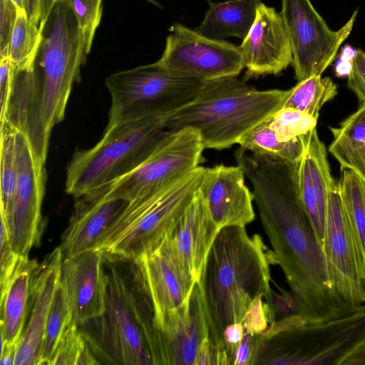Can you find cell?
I'll return each mask as SVG.
<instances>
[{
  "mask_svg": "<svg viewBox=\"0 0 365 365\" xmlns=\"http://www.w3.org/2000/svg\"><path fill=\"white\" fill-rule=\"evenodd\" d=\"M235 158L252 185L275 264L282 268L291 291L293 314L306 322H320L359 307L341 300L331 287L322 248L299 198L297 163L240 147Z\"/></svg>",
  "mask_w": 365,
  "mask_h": 365,
  "instance_id": "cell-1",
  "label": "cell"
},
{
  "mask_svg": "<svg viewBox=\"0 0 365 365\" xmlns=\"http://www.w3.org/2000/svg\"><path fill=\"white\" fill-rule=\"evenodd\" d=\"M274 256L257 235L250 237L245 227L220 229L197 282L207 329V339L222 364V339L230 325L242 322L259 297L273 308L269 265Z\"/></svg>",
  "mask_w": 365,
  "mask_h": 365,
  "instance_id": "cell-2",
  "label": "cell"
},
{
  "mask_svg": "<svg viewBox=\"0 0 365 365\" xmlns=\"http://www.w3.org/2000/svg\"><path fill=\"white\" fill-rule=\"evenodd\" d=\"M106 274L105 309L77 324L99 363L163 365V354L152 304L133 262L104 257Z\"/></svg>",
  "mask_w": 365,
  "mask_h": 365,
  "instance_id": "cell-3",
  "label": "cell"
},
{
  "mask_svg": "<svg viewBox=\"0 0 365 365\" xmlns=\"http://www.w3.org/2000/svg\"><path fill=\"white\" fill-rule=\"evenodd\" d=\"M288 90H257L237 77L204 81L195 98L171 114L166 129L197 130L205 149L238 144L283 106Z\"/></svg>",
  "mask_w": 365,
  "mask_h": 365,
  "instance_id": "cell-4",
  "label": "cell"
},
{
  "mask_svg": "<svg viewBox=\"0 0 365 365\" xmlns=\"http://www.w3.org/2000/svg\"><path fill=\"white\" fill-rule=\"evenodd\" d=\"M365 341V304L342 317L306 322L292 314L260 335L252 364L341 365Z\"/></svg>",
  "mask_w": 365,
  "mask_h": 365,
  "instance_id": "cell-5",
  "label": "cell"
},
{
  "mask_svg": "<svg viewBox=\"0 0 365 365\" xmlns=\"http://www.w3.org/2000/svg\"><path fill=\"white\" fill-rule=\"evenodd\" d=\"M204 170L200 165L165 189L129 200L96 250L107 259L132 262L156 247L193 200Z\"/></svg>",
  "mask_w": 365,
  "mask_h": 365,
  "instance_id": "cell-6",
  "label": "cell"
},
{
  "mask_svg": "<svg viewBox=\"0 0 365 365\" xmlns=\"http://www.w3.org/2000/svg\"><path fill=\"white\" fill-rule=\"evenodd\" d=\"M170 115L106 127L95 145L74 153L66 169V193L79 197L135 170L166 134Z\"/></svg>",
  "mask_w": 365,
  "mask_h": 365,
  "instance_id": "cell-7",
  "label": "cell"
},
{
  "mask_svg": "<svg viewBox=\"0 0 365 365\" xmlns=\"http://www.w3.org/2000/svg\"><path fill=\"white\" fill-rule=\"evenodd\" d=\"M42 41L36 61L41 68L40 117L45 131L64 118L75 83L86 61L83 38L66 0H52L39 24Z\"/></svg>",
  "mask_w": 365,
  "mask_h": 365,
  "instance_id": "cell-8",
  "label": "cell"
},
{
  "mask_svg": "<svg viewBox=\"0 0 365 365\" xmlns=\"http://www.w3.org/2000/svg\"><path fill=\"white\" fill-rule=\"evenodd\" d=\"M202 83L172 74L156 62L110 74L105 81L111 98L106 127L172 114L195 98Z\"/></svg>",
  "mask_w": 365,
  "mask_h": 365,
  "instance_id": "cell-9",
  "label": "cell"
},
{
  "mask_svg": "<svg viewBox=\"0 0 365 365\" xmlns=\"http://www.w3.org/2000/svg\"><path fill=\"white\" fill-rule=\"evenodd\" d=\"M204 150L195 129L168 130L138 167L103 188L110 196L127 202L165 189L200 166Z\"/></svg>",
  "mask_w": 365,
  "mask_h": 365,
  "instance_id": "cell-10",
  "label": "cell"
},
{
  "mask_svg": "<svg viewBox=\"0 0 365 365\" xmlns=\"http://www.w3.org/2000/svg\"><path fill=\"white\" fill-rule=\"evenodd\" d=\"M322 250L335 294L350 305L364 304L365 258L334 179L329 188Z\"/></svg>",
  "mask_w": 365,
  "mask_h": 365,
  "instance_id": "cell-11",
  "label": "cell"
},
{
  "mask_svg": "<svg viewBox=\"0 0 365 365\" xmlns=\"http://www.w3.org/2000/svg\"><path fill=\"white\" fill-rule=\"evenodd\" d=\"M357 14L355 11L341 29L333 31L310 0H282L280 14L291 43L297 81L322 76L351 34Z\"/></svg>",
  "mask_w": 365,
  "mask_h": 365,
  "instance_id": "cell-12",
  "label": "cell"
},
{
  "mask_svg": "<svg viewBox=\"0 0 365 365\" xmlns=\"http://www.w3.org/2000/svg\"><path fill=\"white\" fill-rule=\"evenodd\" d=\"M156 63L172 74L202 82L237 77L245 68L239 46L210 38L180 23L169 29Z\"/></svg>",
  "mask_w": 365,
  "mask_h": 365,
  "instance_id": "cell-13",
  "label": "cell"
},
{
  "mask_svg": "<svg viewBox=\"0 0 365 365\" xmlns=\"http://www.w3.org/2000/svg\"><path fill=\"white\" fill-rule=\"evenodd\" d=\"M17 182L11 213L4 220L14 252L28 257L38 245L43 228L41 207L45 195L46 169L28 138L16 133Z\"/></svg>",
  "mask_w": 365,
  "mask_h": 365,
  "instance_id": "cell-14",
  "label": "cell"
},
{
  "mask_svg": "<svg viewBox=\"0 0 365 365\" xmlns=\"http://www.w3.org/2000/svg\"><path fill=\"white\" fill-rule=\"evenodd\" d=\"M239 48L247 79L277 75L292 64V49L282 16L262 2Z\"/></svg>",
  "mask_w": 365,
  "mask_h": 365,
  "instance_id": "cell-15",
  "label": "cell"
},
{
  "mask_svg": "<svg viewBox=\"0 0 365 365\" xmlns=\"http://www.w3.org/2000/svg\"><path fill=\"white\" fill-rule=\"evenodd\" d=\"M163 365L194 364L207 329L197 282L185 302L155 316Z\"/></svg>",
  "mask_w": 365,
  "mask_h": 365,
  "instance_id": "cell-16",
  "label": "cell"
},
{
  "mask_svg": "<svg viewBox=\"0 0 365 365\" xmlns=\"http://www.w3.org/2000/svg\"><path fill=\"white\" fill-rule=\"evenodd\" d=\"M132 262L155 316L182 304L197 282L180 264L165 238Z\"/></svg>",
  "mask_w": 365,
  "mask_h": 365,
  "instance_id": "cell-17",
  "label": "cell"
},
{
  "mask_svg": "<svg viewBox=\"0 0 365 365\" xmlns=\"http://www.w3.org/2000/svg\"><path fill=\"white\" fill-rule=\"evenodd\" d=\"M245 178L238 165L205 168L199 190L220 229L245 227L254 220V197L245 184Z\"/></svg>",
  "mask_w": 365,
  "mask_h": 365,
  "instance_id": "cell-18",
  "label": "cell"
},
{
  "mask_svg": "<svg viewBox=\"0 0 365 365\" xmlns=\"http://www.w3.org/2000/svg\"><path fill=\"white\" fill-rule=\"evenodd\" d=\"M61 281L77 324L103 313L106 274L101 251L94 249L64 258Z\"/></svg>",
  "mask_w": 365,
  "mask_h": 365,
  "instance_id": "cell-19",
  "label": "cell"
},
{
  "mask_svg": "<svg viewBox=\"0 0 365 365\" xmlns=\"http://www.w3.org/2000/svg\"><path fill=\"white\" fill-rule=\"evenodd\" d=\"M303 151L296 164L299 198L322 248L327 211L328 192L334 179L326 147L316 128L302 136Z\"/></svg>",
  "mask_w": 365,
  "mask_h": 365,
  "instance_id": "cell-20",
  "label": "cell"
},
{
  "mask_svg": "<svg viewBox=\"0 0 365 365\" xmlns=\"http://www.w3.org/2000/svg\"><path fill=\"white\" fill-rule=\"evenodd\" d=\"M220 230L198 189L187 208L165 237L180 264L197 282Z\"/></svg>",
  "mask_w": 365,
  "mask_h": 365,
  "instance_id": "cell-21",
  "label": "cell"
},
{
  "mask_svg": "<svg viewBox=\"0 0 365 365\" xmlns=\"http://www.w3.org/2000/svg\"><path fill=\"white\" fill-rule=\"evenodd\" d=\"M63 257L55 248L38 264L33 279L29 321L18 345L14 365H38L46 322L56 288L61 281Z\"/></svg>",
  "mask_w": 365,
  "mask_h": 365,
  "instance_id": "cell-22",
  "label": "cell"
},
{
  "mask_svg": "<svg viewBox=\"0 0 365 365\" xmlns=\"http://www.w3.org/2000/svg\"><path fill=\"white\" fill-rule=\"evenodd\" d=\"M73 215L60 245L63 259L96 249L99 241L127 203L100 188L76 198Z\"/></svg>",
  "mask_w": 365,
  "mask_h": 365,
  "instance_id": "cell-23",
  "label": "cell"
},
{
  "mask_svg": "<svg viewBox=\"0 0 365 365\" xmlns=\"http://www.w3.org/2000/svg\"><path fill=\"white\" fill-rule=\"evenodd\" d=\"M41 79L36 65L19 71L7 113L1 125H9L23 133L38 156L46 162L50 135L40 117Z\"/></svg>",
  "mask_w": 365,
  "mask_h": 365,
  "instance_id": "cell-24",
  "label": "cell"
},
{
  "mask_svg": "<svg viewBox=\"0 0 365 365\" xmlns=\"http://www.w3.org/2000/svg\"><path fill=\"white\" fill-rule=\"evenodd\" d=\"M21 257L9 282L1 286V345H19L29 310L31 284L38 266Z\"/></svg>",
  "mask_w": 365,
  "mask_h": 365,
  "instance_id": "cell-25",
  "label": "cell"
},
{
  "mask_svg": "<svg viewBox=\"0 0 365 365\" xmlns=\"http://www.w3.org/2000/svg\"><path fill=\"white\" fill-rule=\"evenodd\" d=\"M262 0H229L210 2L204 19L195 29L200 34L216 40L228 37L244 39L255 19Z\"/></svg>",
  "mask_w": 365,
  "mask_h": 365,
  "instance_id": "cell-26",
  "label": "cell"
},
{
  "mask_svg": "<svg viewBox=\"0 0 365 365\" xmlns=\"http://www.w3.org/2000/svg\"><path fill=\"white\" fill-rule=\"evenodd\" d=\"M268 119L247 132L240 140V147L255 154L292 163H297L303 151L302 136L289 141H282L269 127Z\"/></svg>",
  "mask_w": 365,
  "mask_h": 365,
  "instance_id": "cell-27",
  "label": "cell"
},
{
  "mask_svg": "<svg viewBox=\"0 0 365 365\" xmlns=\"http://www.w3.org/2000/svg\"><path fill=\"white\" fill-rule=\"evenodd\" d=\"M337 94V86L329 77L312 76L288 90L282 107L306 113L318 120L323 106Z\"/></svg>",
  "mask_w": 365,
  "mask_h": 365,
  "instance_id": "cell-28",
  "label": "cell"
},
{
  "mask_svg": "<svg viewBox=\"0 0 365 365\" xmlns=\"http://www.w3.org/2000/svg\"><path fill=\"white\" fill-rule=\"evenodd\" d=\"M42 41L41 29L32 24L19 9L5 56L11 59L19 70L33 69Z\"/></svg>",
  "mask_w": 365,
  "mask_h": 365,
  "instance_id": "cell-29",
  "label": "cell"
},
{
  "mask_svg": "<svg viewBox=\"0 0 365 365\" xmlns=\"http://www.w3.org/2000/svg\"><path fill=\"white\" fill-rule=\"evenodd\" d=\"M16 133L9 125H1V217L4 220L11 213L17 182Z\"/></svg>",
  "mask_w": 365,
  "mask_h": 365,
  "instance_id": "cell-30",
  "label": "cell"
},
{
  "mask_svg": "<svg viewBox=\"0 0 365 365\" xmlns=\"http://www.w3.org/2000/svg\"><path fill=\"white\" fill-rule=\"evenodd\" d=\"M72 320L66 289L60 281L46 322L38 365H51L58 345Z\"/></svg>",
  "mask_w": 365,
  "mask_h": 365,
  "instance_id": "cell-31",
  "label": "cell"
},
{
  "mask_svg": "<svg viewBox=\"0 0 365 365\" xmlns=\"http://www.w3.org/2000/svg\"><path fill=\"white\" fill-rule=\"evenodd\" d=\"M341 170V198L365 258V185L354 172Z\"/></svg>",
  "mask_w": 365,
  "mask_h": 365,
  "instance_id": "cell-32",
  "label": "cell"
},
{
  "mask_svg": "<svg viewBox=\"0 0 365 365\" xmlns=\"http://www.w3.org/2000/svg\"><path fill=\"white\" fill-rule=\"evenodd\" d=\"M57 364H99L74 320L64 332L52 358L51 365Z\"/></svg>",
  "mask_w": 365,
  "mask_h": 365,
  "instance_id": "cell-33",
  "label": "cell"
},
{
  "mask_svg": "<svg viewBox=\"0 0 365 365\" xmlns=\"http://www.w3.org/2000/svg\"><path fill=\"white\" fill-rule=\"evenodd\" d=\"M269 127L282 141H289L306 135L316 128L317 119L292 108L282 107L268 119Z\"/></svg>",
  "mask_w": 365,
  "mask_h": 365,
  "instance_id": "cell-34",
  "label": "cell"
},
{
  "mask_svg": "<svg viewBox=\"0 0 365 365\" xmlns=\"http://www.w3.org/2000/svg\"><path fill=\"white\" fill-rule=\"evenodd\" d=\"M73 11L83 35L84 51L88 56L103 13V0H66Z\"/></svg>",
  "mask_w": 365,
  "mask_h": 365,
  "instance_id": "cell-35",
  "label": "cell"
},
{
  "mask_svg": "<svg viewBox=\"0 0 365 365\" xmlns=\"http://www.w3.org/2000/svg\"><path fill=\"white\" fill-rule=\"evenodd\" d=\"M332 143L351 148L365 147V104L341 122L339 127L331 128Z\"/></svg>",
  "mask_w": 365,
  "mask_h": 365,
  "instance_id": "cell-36",
  "label": "cell"
},
{
  "mask_svg": "<svg viewBox=\"0 0 365 365\" xmlns=\"http://www.w3.org/2000/svg\"><path fill=\"white\" fill-rule=\"evenodd\" d=\"M329 150L341 169L354 172L365 185V147L351 148L331 143Z\"/></svg>",
  "mask_w": 365,
  "mask_h": 365,
  "instance_id": "cell-37",
  "label": "cell"
},
{
  "mask_svg": "<svg viewBox=\"0 0 365 365\" xmlns=\"http://www.w3.org/2000/svg\"><path fill=\"white\" fill-rule=\"evenodd\" d=\"M263 297L257 299L248 309L242 322L245 332L262 334L268 328V323L274 316V309L267 302L264 303Z\"/></svg>",
  "mask_w": 365,
  "mask_h": 365,
  "instance_id": "cell-38",
  "label": "cell"
},
{
  "mask_svg": "<svg viewBox=\"0 0 365 365\" xmlns=\"http://www.w3.org/2000/svg\"><path fill=\"white\" fill-rule=\"evenodd\" d=\"M17 66L9 58L1 57L0 61V104L2 121L7 113L19 72Z\"/></svg>",
  "mask_w": 365,
  "mask_h": 365,
  "instance_id": "cell-39",
  "label": "cell"
},
{
  "mask_svg": "<svg viewBox=\"0 0 365 365\" xmlns=\"http://www.w3.org/2000/svg\"><path fill=\"white\" fill-rule=\"evenodd\" d=\"M19 9L11 0H0V56L6 55Z\"/></svg>",
  "mask_w": 365,
  "mask_h": 365,
  "instance_id": "cell-40",
  "label": "cell"
},
{
  "mask_svg": "<svg viewBox=\"0 0 365 365\" xmlns=\"http://www.w3.org/2000/svg\"><path fill=\"white\" fill-rule=\"evenodd\" d=\"M347 76L348 87L354 93L360 105L365 104V53L361 49L356 50Z\"/></svg>",
  "mask_w": 365,
  "mask_h": 365,
  "instance_id": "cell-41",
  "label": "cell"
},
{
  "mask_svg": "<svg viewBox=\"0 0 365 365\" xmlns=\"http://www.w3.org/2000/svg\"><path fill=\"white\" fill-rule=\"evenodd\" d=\"M27 19L36 26L46 15L52 0H11Z\"/></svg>",
  "mask_w": 365,
  "mask_h": 365,
  "instance_id": "cell-42",
  "label": "cell"
},
{
  "mask_svg": "<svg viewBox=\"0 0 365 365\" xmlns=\"http://www.w3.org/2000/svg\"><path fill=\"white\" fill-rule=\"evenodd\" d=\"M261 334L245 333L235 356V365L252 364Z\"/></svg>",
  "mask_w": 365,
  "mask_h": 365,
  "instance_id": "cell-43",
  "label": "cell"
},
{
  "mask_svg": "<svg viewBox=\"0 0 365 365\" xmlns=\"http://www.w3.org/2000/svg\"><path fill=\"white\" fill-rule=\"evenodd\" d=\"M341 365H365V341L359 344L344 359Z\"/></svg>",
  "mask_w": 365,
  "mask_h": 365,
  "instance_id": "cell-44",
  "label": "cell"
},
{
  "mask_svg": "<svg viewBox=\"0 0 365 365\" xmlns=\"http://www.w3.org/2000/svg\"><path fill=\"white\" fill-rule=\"evenodd\" d=\"M17 345H1L0 365H14Z\"/></svg>",
  "mask_w": 365,
  "mask_h": 365,
  "instance_id": "cell-45",
  "label": "cell"
},
{
  "mask_svg": "<svg viewBox=\"0 0 365 365\" xmlns=\"http://www.w3.org/2000/svg\"><path fill=\"white\" fill-rule=\"evenodd\" d=\"M153 4H154L155 6H158V7H161V5L157 2L155 0H145Z\"/></svg>",
  "mask_w": 365,
  "mask_h": 365,
  "instance_id": "cell-46",
  "label": "cell"
}]
</instances>
